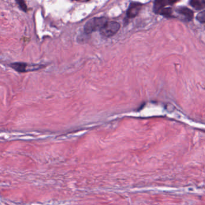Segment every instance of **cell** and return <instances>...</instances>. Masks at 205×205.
I'll return each mask as SVG.
<instances>
[{"label":"cell","mask_w":205,"mask_h":205,"mask_svg":"<svg viewBox=\"0 0 205 205\" xmlns=\"http://www.w3.org/2000/svg\"><path fill=\"white\" fill-rule=\"evenodd\" d=\"M107 22L105 17H96L89 20L84 25V30L86 34H90L96 30H101Z\"/></svg>","instance_id":"1"},{"label":"cell","mask_w":205,"mask_h":205,"mask_svg":"<svg viewBox=\"0 0 205 205\" xmlns=\"http://www.w3.org/2000/svg\"><path fill=\"white\" fill-rule=\"evenodd\" d=\"M120 28L119 23L115 21H107L100 30L101 34L105 37H111L116 34Z\"/></svg>","instance_id":"2"},{"label":"cell","mask_w":205,"mask_h":205,"mask_svg":"<svg viewBox=\"0 0 205 205\" xmlns=\"http://www.w3.org/2000/svg\"><path fill=\"white\" fill-rule=\"evenodd\" d=\"M11 68L19 72H24L37 70L40 68V65H30L24 63H14L10 65Z\"/></svg>","instance_id":"3"},{"label":"cell","mask_w":205,"mask_h":205,"mask_svg":"<svg viewBox=\"0 0 205 205\" xmlns=\"http://www.w3.org/2000/svg\"><path fill=\"white\" fill-rule=\"evenodd\" d=\"M142 7V4L139 2H131L129 6V8L127 10V16L129 18H132L137 16L139 13L141 8Z\"/></svg>","instance_id":"4"},{"label":"cell","mask_w":205,"mask_h":205,"mask_svg":"<svg viewBox=\"0 0 205 205\" xmlns=\"http://www.w3.org/2000/svg\"><path fill=\"white\" fill-rule=\"evenodd\" d=\"M175 2H176L175 1H165V0L155 1L154 2L153 10L155 13H158L161 10L165 8L166 6L171 5Z\"/></svg>","instance_id":"5"},{"label":"cell","mask_w":205,"mask_h":205,"mask_svg":"<svg viewBox=\"0 0 205 205\" xmlns=\"http://www.w3.org/2000/svg\"><path fill=\"white\" fill-rule=\"evenodd\" d=\"M176 11L179 14L184 16L185 20H187V21L191 20L194 16L193 11L191 9H190V8L186 7H179L176 10Z\"/></svg>","instance_id":"6"},{"label":"cell","mask_w":205,"mask_h":205,"mask_svg":"<svg viewBox=\"0 0 205 205\" xmlns=\"http://www.w3.org/2000/svg\"><path fill=\"white\" fill-rule=\"evenodd\" d=\"M190 4L197 10L205 8V0H192L190 2Z\"/></svg>","instance_id":"7"},{"label":"cell","mask_w":205,"mask_h":205,"mask_svg":"<svg viewBox=\"0 0 205 205\" xmlns=\"http://www.w3.org/2000/svg\"><path fill=\"white\" fill-rule=\"evenodd\" d=\"M158 13L167 17H170L172 16V8L170 7H165L161 10Z\"/></svg>","instance_id":"8"},{"label":"cell","mask_w":205,"mask_h":205,"mask_svg":"<svg viewBox=\"0 0 205 205\" xmlns=\"http://www.w3.org/2000/svg\"><path fill=\"white\" fill-rule=\"evenodd\" d=\"M196 19L200 23H205V10L199 13L196 16Z\"/></svg>","instance_id":"9"},{"label":"cell","mask_w":205,"mask_h":205,"mask_svg":"<svg viewBox=\"0 0 205 205\" xmlns=\"http://www.w3.org/2000/svg\"><path fill=\"white\" fill-rule=\"evenodd\" d=\"M17 2L19 4L20 8L22 10H24V11H27V5H26V4H25V3L24 1H17Z\"/></svg>","instance_id":"10"}]
</instances>
